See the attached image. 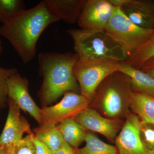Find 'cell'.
Listing matches in <instances>:
<instances>
[{"label":"cell","mask_w":154,"mask_h":154,"mask_svg":"<svg viewBox=\"0 0 154 154\" xmlns=\"http://www.w3.org/2000/svg\"><path fill=\"white\" fill-rule=\"evenodd\" d=\"M14 144L0 145V154H13Z\"/></svg>","instance_id":"cell-28"},{"label":"cell","mask_w":154,"mask_h":154,"mask_svg":"<svg viewBox=\"0 0 154 154\" xmlns=\"http://www.w3.org/2000/svg\"><path fill=\"white\" fill-rule=\"evenodd\" d=\"M17 71L16 69L4 68L0 66V107L4 106L8 99V80Z\"/></svg>","instance_id":"cell-23"},{"label":"cell","mask_w":154,"mask_h":154,"mask_svg":"<svg viewBox=\"0 0 154 154\" xmlns=\"http://www.w3.org/2000/svg\"><path fill=\"white\" fill-rule=\"evenodd\" d=\"M73 118L86 130L99 133L110 140L114 139L121 125L119 119L105 118L89 107Z\"/></svg>","instance_id":"cell-11"},{"label":"cell","mask_w":154,"mask_h":154,"mask_svg":"<svg viewBox=\"0 0 154 154\" xmlns=\"http://www.w3.org/2000/svg\"><path fill=\"white\" fill-rule=\"evenodd\" d=\"M25 10L22 0H0V22L6 24Z\"/></svg>","instance_id":"cell-21"},{"label":"cell","mask_w":154,"mask_h":154,"mask_svg":"<svg viewBox=\"0 0 154 154\" xmlns=\"http://www.w3.org/2000/svg\"><path fill=\"white\" fill-rule=\"evenodd\" d=\"M54 154H76L74 149L66 143L63 146Z\"/></svg>","instance_id":"cell-27"},{"label":"cell","mask_w":154,"mask_h":154,"mask_svg":"<svg viewBox=\"0 0 154 154\" xmlns=\"http://www.w3.org/2000/svg\"><path fill=\"white\" fill-rule=\"evenodd\" d=\"M67 32L71 36L78 57L110 58L125 61L124 51L105 30L70 29Z\"/></svg>","instance_id":"cell-3"},{"label":"cell","mask_w":154,"mask_h":154,"mask_svg":"<svg viewBox=\"0 0 154 154\" xmlns=\"http://www.w3.org/2000/svg\"><path fill=\"white\" fill-rule=\"evenodd\" d=\"M57 126L64 140L73 148H79L85 140L86 130L74 119H68L58 123Z\"/></svg>","instance_id":"cell-17"},{"label":"cell","mask_w":154,"mask_h":154,"mask_svg":"<svg viewBox=\"0 0 154 154\" xmlns=\"http://www.w3.org/2000/svg\"><path fill=\"white\" fill-rule=\"evenodd\" d=\"M28 82L18 71L12 75L7 82L8 96L20 109L28 112L37 122L41 123V108L36 105L28 91Z\"/></svg>","instance_id":"cell-9"},{"label":"cell","mask_w":154,"mask_h":154,"mask_svg":"<svg viewBox=\"0 0 154 154\" xmlns=\"http://www.w3.org/2000/svg\"><path fill=\"white\" fill-rule=\"evenodd\" d=\"M119 8L135 25L154 30V1L125 0Z\"/></svg>","instance_id":"cell-13"},{"label":"cell","mask_w":154,"mask_h":154,"mask_svg":"<svg viewBox=\"0 0 154 154\" xmlns=\"http://www.w3.org/2000/svg\"><path fill=\"white\" fill-rule=\"evenodd\" d=\"M33 134L54 153L66 143L57 125L44 124L34 129Z\"/></svg>","instance_id":"cell-18"},{"label":"cell","mask_w":154,"mask_h":154,"mask_svg":"<svg viewBox=\"0 0 154 154\" xmlns=\"http://www.w3.org/2000/svg\"><path fill=\"white\" fill-rule=\"evenodd\" d=\"M97 94L102 110L108 117H117L123 111L124 105L130 104L132 91L129 78L120 72L110 75L100 85Z\"/></svg>","instance_id":"cell-6"},{"label":"cell","mask_w":154,"mask_h":154,"mask_svg":"<svg viewBox=\"0 0 154 154\" xmlns=\"http://www.w3.org/2000/svg\"><path fill=\"white\" fill-rule=\"evenodd\" d=\"M130 105L141 121L154 123V96L132 91Z\"/></svg>","instance_id":"cell-16"},{"label":"cell","mask_w":154,"mask_h":154,"mask_svg":"<svg viewBox=\"0 0 154 154\" xmlns=\"http://www.w3.org/2000/svg\"><path fill=\"white\" fill-rule=\"evenodd\" d=\"M33 134L28 135L14 143L13 154H36V146L33 140Z\"/></svg>","instance_id":"cell-24"},{"label":"cell","mask_w":154,"mask_h":154,"mask_svg":"<svg viewBox=\"0 0 154 154\" xmlns=\"http://www.w3.org/2000/svg\"><path fill=\"white\" fill-rule=\"evenodd\" d=\"M8 113L5 124L0 135V145L15 143L22 139L25 133L33 134L29 123L20 113L17 104L8 98Z\"/></svg>","instance_id":"cell-12"},{"label":"cell","mask_w":154,"mask_h":154,"mask_svg":"<svg viewBox=\"0 0 154 154\" xmlns=\"http://www.w3.org/2000/svg\"><path fill=\"white\" fill-rule=\"evenodd\" d=\"M138 134L143 147L148 151L154 153V123L140 120Z\"/></svg>","instance_id":"cell-22"},{"label":"cell","mask_w":154,"mask_h":154,"mask_svg":"<svg viewBox=\"0 0 154 154\" xmlns=\"http://www.w3.org/2000/svg\"><path fill=\"white\" fill-rule=\"evenodd\" d=\"M60 19L48 8L45 1L25 10L0 27V35L12 45L24 64L35 57L36 44L44 30Z\"/></svg>","instance_id":"cell-1"},{"label":"cell","mask_w":154,"mask_h":154,"mask_svg":"<svg viewBox=\"0 0 154 154\" xmlns=\"http://www.w3.org/2000/svg\"><path fill=\"white\" fill-rule=\"evenodd\" d=\"M33 140L36 146V154H54L47 146L38 140L34 134L33 135Z\"/></svg>","instance_id":"cell-25"},{"label":"cell","mask_w":154,"mask_h":154,"mask_svg":"<svg viewBox=\"0 0 154 154\" xmlns=\"http://www.w3.org/2000/svg\"><path fill=\"white\" fill-rule=\"evenodd\" d=\"M140 119L135 114L130 113L119 134L116 139L118 154H154L143 147L138 134Z\"/></svg>","instance_id":"cell-10"},{"label":"cell","mask_w":154,"mask_h":154,"mask_svg":"<svg viewBox=\"0 0 154 154\" xmlns=\"http://www.w3.org/2000/svg\"><path fill=\"white\" fill-rule=\"evenodd\" d=\"M118 71L129 78L133 91L154 96V78L151 76L133 67L125 61L119 63Z\"/></svg>","instance_id":"cell-15"},{"label":"cell","mask_w":154,"mask_h":154,"mask_svg":"<svg viewBox=\"0 0 154 154\" xmlns=\"http://www.w3.org/2000/svg\"><path fill=\"white\" fill-rule=\"evenodd\" d=\"M121 62L110 58L79 57L73 72L81 94L91 102L98 88L110 75L118 71Z\"/></svg>","instance_id":"cell-4"},{"label":"cell","mask_w":154,"mask_h":154,"mask_svg":"<svg viewBox=\"0 0 154 154\" xmlns=\"http://www.w3.org/2000/svg\"><path fill=\"white\" fill-rule=\"evenodd\" d=\"M153 31L135 25L122 13L120 8L116 7L105 30L124 51L127 59L150 38Z\"/></svg>","instance_id":"cell-5"},{"label":"cell","mask_w":154,"mask_h":154,"mask_svg":"<svg viewBox=\"0 0 154 154\" xmlns=\"http://www.w3.org/2000/svg\"><path fill=\"white\" fill-rule=\"evenodd\" d=\"M3 50L2 46V42L1 39H0V54H2Z\"/></svg>","instance_id":"cell-29"},{"label":"cell","mask_w":154,"mask_h":154,"mask_svg":"<svg viewBox=\"0 0 154 154\" xmlns=\"http://www.w3.org/2000/svg\"><path fill=\"white\" fill-rule=\"evenodd\" d=\"M85 145L75 149L76 154H118L115 146L105 143L91 133L87 132Z\"/></svg>","instance_id":"cell-19"},{"label":"cell","mask_w":154,"mask_h":154,"mask_svg":"<svg viewBox=\"0 0 154 154\" xmlns=\"http://www.w3.org/2000/svg\"><path fill=\"white\" fill-rule=\"evenodd\" d=\"M90 101L81 94L68 92L60 102L53 106L43 107L41 110V123L57 125L75 116L89 107Z\"/></svg>","instance_id":"cell-7"},{"label":"cell","mask_w":154,"mask_h":154,"mask_svg":"<svg viewBox=\"0 0 154 154\" xmlns=\"http://www.w3.org/2000/svg\"><path fill=\"white\" fill-rule=\"evenodd\" d=\"M86 0H45L48 8L60 20L78 22Z\"/></svg>","instance_id":"cell-14"},{"label":"cell","mask_w":154,"mask_h":154,"mask_svg":"<svg viewBox=\"0 0 154 154\" xmlns=\"http://www.w3.org/2000/svg\"><path fill=\"white\" fill-rule=\"evenodd\" d=\"M78 58L75 53L71 52L39 54L38 67L43 82L38 96L44 107L54 103L66 92L80 91L73 72Z\"/></svg>","instance_id":"cell-2"},{"label":"cell","mask_w":154,"mask_h":154,"mask_svg":"<svg viewBox=\"0 0 154 154\" xmlns=\"http://www.w3.org/2000/svg\"><path fill=\"white\" fill-rule=\"evenodd\" d=\"M140 70L154 78V57L147 61Z\"/></svg>","instance_id":"cell-26"},{"label":"cell","mask_w":154,"mask_h":154,"mask_svg":"<svg viewBox=\"0 0 154 154\" xmlns=\"http://www.w3.org/2000/svg\"><path fill=\"white\" fill-rule=\"evenodd\" d=\"M154 57V30L150 38L125 61L130 66L140 70L144 64Z\"/></svg>","instance_id":"cell-20"},{"label":"cell","mask_w":154,"mask_h":154,"mask_svg":"<svg viewBox=\"0 0 154 154\" xmlns=\"http://www.w3.org/2000/svg\"><path fill=\"white\" fill-rule=\"evenodd\" d=\"M115 8L110 0H86L78 25L85 30H105Z\"/></svg>","instance_id":"cell-8"}]
</instances>
